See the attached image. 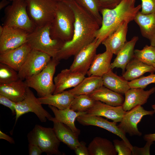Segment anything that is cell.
Returning <instances> with one entry per match:
<instances>
[{
    "label": "cell",
    "instance_id": "obj_1",
    "mask_svg": "<svg viewBox=\"0 0 155 155\" xmlns=\"http://www.w3.org/2000/svg\"><path fill=\"white\" fill-rule=\"evenodd\" d=\"M65 2L73 11L75 17L74 32L72 39L65 42L55 58L60 61L75 55L96 38L100 26L96 20L78 5L74 0Z\"/></svg>",
    "mask_w": 155,
    "mask_h": 155
},
{
    "label": "cell",
    "instance_id": "obj_2",
    "mask_svg": "<svg viewBox=\"0 0 155 155\" xmlns=\"http://www.w3.org/2000/svg\"><path fill=\"white\" fill-rule=\"evenodd\" d=\"M136 0H122L112 9L100 11L102 21L96 35L98 46L125 22L129 23L134 19L141 9V4L135 5Z\"/></svg>",
    "mask_w": 155,
    "mask_h": 155
},
{
    "label": "cell",
    "instance_id": "obj_3",
    "mask_svg": "<svg viewBox=\"0 0 155 155\" xmlns=\"http://www.w3.org/2000/svg\"><path fill=\"white\" fill-rule=\"evenodd\" d=\"M75 21V14L71 7L65 2H58L55 16L50 25L51 38L65 42L71 41Z\"/></svg>",
    "mask_w": 155,
    "mask_h": 155
},
{
    "label": "cell",
    "instance_id": "obj_4",
    "mask_svg": "<svg viewBox=\"0 0 155 155\" xmlns=\"http://www.w3.org/2000/svg\"><path fill=\"white\" fill-rule=\"evenodd\" d=\"M50 25L36 27L28 33L27 42L32 49L41 51L55 58L65 42L51 38Z\"/></svg>",
    "mask_w": 155,
    "mask_h": 155
},
{
    "label": "cell",
    "instance_id": "obj_5",
    "mask_svg": "<svg viewBox=\"0 0 155 155\" xmlns=\"http://www.w3.org/2000/svg\"><path fill=\"white\" fill-rule=\"evenodd\" d=\"M5 13L4 26L20 29L28 33L36 27L28 15L25 0L13 1L5 8Z\"/></svg>",
    "mask_w": 155,
    "mask_h": 155
},
{
    "label": "cell",
    "instance_id": "obj_6",
    "mask_svg": "<svg viewBox=\"0 0 155 155\" xmlns=\"http://www.w3.org/2000/svg\"><path fill=\"white\" fill-rule=\"evenodd\" d=\"M59 63L55 58H52L40 72L24 80L27 86L34 89L39 97L53 94L55 89L53 78Z\"/></svg>",
    "mask_w": 155,
    "mask_h": 155
},
{
    "label": "cell",
    "instance_id": "obj_7",
    "mask_svg": "<svg viewBox=\"0 0 155 155\" xmlns=\"http://www.w3.org/2000/svg\"><path fill=\"white\" fill-rule=\"evenodd\" d=\"M29 144L38 146L48 155H61L59 147L60 142L53 128L36 124L28 134Z\"/></svg>",
    "mask_w": 155,
    "mask_h": 155
},
{
    "label": "cell",
    "instance_id": "obj_8",
    "mask_svg": "<svg viewBox=\"0 0 155 155\" xmlns=\"http://www.w3.org/2000/svg\"><path fill=\"white\" fill-rule=\"evenodd\" d=\"M28 15L36 27L51 24L58 2L54 0H25Z\"/></svg>",
    "mask_w": 155,
    "mask_h": 155
},
{
    "label": "cell",
    "instance_id": "obj_9",
    "mask_svg": "<svg viewBox=\"0 0 155 155\" xmlns=\"http://www.w3.org/2000/svg\"><path fill=\"white\" fill-rule=\"evenodd\" d=\"M42 104L30 88L27 87L24 98L16 103L15 125L21 116L30 112L36 114L42 122H46L47 119L49 121L52 117L43 108Z\"/></svg>",
    "mask_w": 155,
    "mask_h": 155
},
{
    "label": "cell",
    "instance_id": "obj_10",
    "mask_svg": "<svg viewBox=\"0 0 155 155\" xmlns=\"http://www.w3.org/2000/svg\"><path fill=\"white\" fill-rule=\"evenodd\" d=\"M51 58L43 52L32 49L18 72L19 78L25 80L39 73L46 67Z\"/></svg>",
    "mask_w": 155,
    "mask_h": 155
},
{
    "label": "cell",
    "instance_id": "obj_11",
    "mask_svg": "<svg viewBox=\"0 0 155 155\" xmlns=\"http://www.w3.org/2000/svg\"><path fill=\"white\" fill-rule=\"evenodd\" d=\"M155 113V110L147 111L141 106H137L125 112L121 121L117 126L125 134L127 133L131 136H140L142 134L138 129V124L144 116L152 115Z\"/></svg>",
    "mask_w": 155,
    "mask_h": 155
},
{
    "label": "cell",
    "instance_id": "obj_12",
    "mask_svg": "<svg viewBox=\"0 0 155 155\" xmlns=\"http://www.w3.org/2000/svg\"><path fill=\"white\" fill-rule=\"evenodd\" d=\"M99 46L95 38L91 43L85 46L75 55L69 69L72 71L85 75L89 70L96 54Z\"/></svg>",
    "mask_w": 155,
    "mask_h": 155
},
{
    "label": "cell",
    "instance_id": "obj_13",
    "mask_svg": "<svg viewBox=\"0 0 155 155\" xmlns=\"http://www.w3.org/2000/svg\"><path fill=\"white\" fill-rule=\"evenodd\" d=\"M77 121L84 126L93 125L105 129L117 135L123 140L128 146L133 150V146L124 134L118 127L117 123L110 122L101 116L90 115L86 113L78 116Z\"/></svg>",
    "mask_w": 155,
    "mask_h": 155
},
{
    "label": "cell",
    "instance_id": "obj_14",
    "mask_svg": "<svg viewBox=\"0 0 155 155\" xmlns=\"http://www.w3.org/2000/svg\"><path fill=\"white\" fill-rule=\"evenodd\" d=\"M0 36V54L18 48L27 42L28 33L18 29L4 26Z\"/></svg>",
    "mask_w": 155,
    "mask_h": 155
},
{
    "label": "cell",
    "instance_id": "obj_15",
    "mask_svg": "<svg viewBox=\"0 0 155 155\" xmlns=\"http://www.w3.org/2000/svg\"><path fill=\"white\" fill-rule=\"evenodd\" d=\"M31 50L26 42L18 48L0 54V62L18 72Z\"/></svg>",
    "mask_w": 155,
    "mask_h": 155
},
{
    "label": "cell",
    "instance_id": "obj_16",
    "mask_svg": "<svg viewBox=\"0 0 155 155\" xmlns=\"http://www.w3.org/2000/svg\"><path fill=\"white\" fill-rule=\"evenodd\" d=\"M85 78V75L74 72L70 69L62 70L54 77L55 89L53 94L61 92L66 89L75 87Z\"/></svg>",
    "mask_w": 155,
    "mask_h": 155
},
{
    "label": "cell",
    "instance_id": "obj_17",
    "mask_svg": "<svg viewBox=\"0 0 155 155\" xmlns=\"http://www.w3.org/2000/svg\"><path fill=\"white\" fill-rule=\"evenodd\" d=\"M122 106H111L99 101L86 112L87 114L104 117L117 123L121 121L125 112Z\"/></svg>",
    "mask_w": 155,
    "mask_h": 155
},
{
    "label": "cell",
    "instance_id": "obj_18",
    "mask_svg": "<svg viewBox=\"0 0 155 155\" xmlns=\"http://www.w3.org/2000/svg\"><path fill=\"white\" fill-rule=\"evenodd\" d=\"M155 92V87L147 90L141 88H130L124 94L125 98L122 106L123 109L126 111L137 106L144 104L150 96Z\"/></svg>",
    "mask_w": 155,
    "mask_h": 155
},
{
    "label": "cell",
    "instance_id": "obj_19",
    "mask_svg": "<svg viewBox=\"0 0 155 155\" xmlns=\"http://www.w3.org/2000/svg\"><path fill=\"white\" fill-rule=\"evenodd\" d=\"M125 22L121 25L113 33L104 40L102 43L106 50L117 55L126 42L128 24Z\"/></svg>",
    "mask_w": 155,
    "mask_h": 155
},
{
    "label": "cell",
    "instance_id": "obj_20",
    "mask_svg": "<svg viewBox=\"0 0 155 155\" xmlns=\"http://www.w3.org/2000/svg\"><path fill=\"white\" fill-rule=\"evenodd\" d=\"M48 106L55 115V117H52L49 121H56L64 124L79 136L80 134V131L76 127L75 123V121L77 117L86 113V112H75L70 108L60 110L50 105H48Z\"/></svg>",
    "mask_w": 155,
    "mask_h": 155
},
{
    "label": "cell",
    "instance_id": "obj_21",
    "mask_svg": "<svg viewBox=\"0 0 155 155\" xmlns=\"http://www.w3.org/2000/svg\"><path fill=\"white\" fill-rule=\"evenodd\" d=\"M138 25L142 36L155 46V13L144 14L139 11L134 20Z\"/></svg>",
    "mask_w": 155,
    "mask_h": 155
},
{
    "label": "cell",
    "instance_id": "obj_22",
    "mask_svg": "<svg viewBox=\"0 0 155 155\" xmlns=\"http://www.w3.org/2000/svg\"><path fill=\"white\" fill-rule=\"evenodd\" d=\"M113 55L107 50L102 53L96 54L87 73L88 75L102 77L112 69L111 61Z\"/></svg>",
    "mask_w": 155,
    "mask_h": 155
},
{
    "label": "cell",
    "instance_id": "obj_23",
    "mask_svg": "<svg viewBox=\"0 0 155 155\" xmlns=\"http://www.w3.org/2000/svg\"><path fill=\"white\" fill-rule=\"evenodd\" d=\"M27 87L24 81L19 79L11 82L0 84V94L17 103L24 98Z\"/></svg>",
    "mask_w": 155,
    "mask_h": 155
},
{
    "label": "cell",
    "instance_id": "obj_24",
    "mask_svg": "<svg viewBox=\"0 0 155 155\" xmlns=\"http://www.w3.org/2000/svg\"><path fill=\"white\" fill-rule=\"evenodd\" d=\"M138 40V37L134 36L129 41H127L119 51L113 62L111 63L112 69L120 68L123 73L126 65L133 58L134 48Z\"/></svg>",
    "mask_w": 155,
    "mask_h": 155
},
{
    "label": "cell",
    "instance_id": "obj_25",
    "mask_svg": "<svg viewBox=\"0 0 155 155\" xmlns=\"http://www.w3.org/2000/svg\"><path fill=\"white\" fill-rule=\"evenodd\" d=\"M96 101H99L114 106H122L124 98L121 94L116 92L104 86L88 94Z\"/></svg>",
    "mask_w": 155,
    "mask_h": 155
},
{
    "label": "cell",
    "instance_id": "obj_26",
    "mask_svg": "<svg viewBox=\"0 0 155 155\" xmlns=\"http://www.w3.org/2000/svg\"><path fill=\"white\" fill-rule=\"evenodd\" d=\"M74 97L75 95L67 90L38 98L42 104L50 105L59 109L64 110L70 108Z\"/></svg>",
    "mask_w": 155,
    "mask_h": 155
},
{
    "label": "cell",
    "instance_id": "obj_27",
    "mask_svg": "<svg viewBox=\"0 0 155 155\" xmlns=\"http://www.w3.org/2000/svg\"><path fill=\"white\" fill-rule=\"evenodd\" d=\"M52 122L53 129L59 140L71 150H74L80 143L78 136L64 124L55 121Z\"/></svg>",
    "mask_w": 155,
    "mask_h": 155
},
{
    "label": "cell",
    "instance_id": "obj_28",
    "mask_svg": "<svg viewBox=\"0 0 155 155\" xmlns=\"http://www.w3.org/2000/svg\"><path fill=\"white\" fill-rule=\"evenodd\" d=\"M122 76L128 81L138 78L146 72L154 73L152 65L145 64L139 60L133 58L126 65Z\"/></svg>",
    "mask_w": 155,
    "mask_h": 155
},
{
    "label": "cell",
    "instance_id": "obj_29",
    "mask_svg": "<svg viewBox=\"0 0 155 155\" xmlns=\"http://www.w3.org/2000/svg\"><path fill=\"white\" fill-rule=\"evenodd\" d=\"M102 78L104 86L117 93L125 94L130 88L129 82L122 76L115 73L112 69L104 75Z\"/></svg>",
    "mask_w": 155,
    "mask_h": 155
},
{
    "label": "cell",
    "instance_id": "obj_30",
    "mask_svg": "<svg viewBox=\"0 0 155 155\" xmlns=\"http://www.w3.org/2000/svg\"><path fill=\"white\" fill-rule=\"evenodd\" d=\"M89 155L117 154L113 143L107 139L94 137L88 146Z\"/></svg>",
    "mask_w": 155,
    "mask_h": 155
},
{
    "label": "cell",
    "instance_id": "obj_31",
    "mask_svg": "<svg viewBox=\"0 0 155 155\" xmlns=\"http://www.w3.org/2000/svg\"><path fill=\"white\" fill-rule=\"evenodd\" d=\"M103 86L102 77L91 75L85 77L78 85L69 90L75 96L88 95Z\"/></svg>",
    "mask_w": 155,
    "mask_h": 155
},
{
    "label": "cell",
    "instance_id": "obj_32",
    "mask_svg": "<svg viewBox=\"0 0 155 155\" xmlns=\"http://www.w3.org/2000/svg\"><path fill=\"white\" fill-rule=\"evenodd\" d=\"M96 100L88 95L75 96L70 108L77 112H86L94 105Z\"/></svg>",
    "mask_w": 155,
    "mask_h": 155
},
{
    "label": "cell",
    "instance_id": "obj_33",
    "mask_svg": "<svg viewBox=\"0 0 155 155\" xmlns=\"http://www.w3.org/2000/svg\"><path fill=\"white\" fill-rule=\"evenodd\" d=\"M80 7L91 15L101 26L102 17L100 7L97 0H74Z\"/></svg>",
    "mask_w": 155,
    "mask_h": 155
},
{
    "label": "cell",
    "instance_id": "obj_34",
    "mask_svg": "<svg viewBox=\"0 0 155 155\" xmlns=\"http://www.w3.org/2000/svg\"><path fill=\"white\" fill-rule=\"evenodd\" d=\"M133 57L145 64L152 65L155 61V46L146 45L142 50H135Z\"/></svg>",
    "mask_w": 155,
    "mask_h": 155
},
{
    "label": "cell",
    "instance_id": "obj_35",
    "mask_svg": "<svg viewBox=\"0 0 155 155\" xmlns=\"http://www.w3.org/2000/svg\"><path fill=\"white\" fill-rule=\"evenodd\" d=\"M20 79L18 72L9 66L0 63V84L8 83Z\"/></svg>",
    "mask_w": 155,
    "mask_h": 155
},
{
    "label": "cell",
    "instance_id": "obj_36",
    "mask_svg": "<svg viewBox=\"0 0 155 155\" xmlns=\"http://www.w3.org/2000/svg\"><path fill=\"white\" fill-rule=\"evenodd\" d=\"M155 83V74L153 73L147 76H143L129 82L130 88H145L148 85Z\"/></svg>",
    "mask_w": 155,
    "mask_h": 155
},
{
    "label": "cell",
    "instance_id": "obj_37",
    "mask_svg": "<svg viewBox=\"0 0 155 155\" xmlns=\"http://www.w3.org/2000/svg\"><path fill=\"white\" fill-rule=\"evenodd\" d=\"M113 144L118 155H131L132 150L123 140H114Z\"/></svg>",
    "mask_w": 155,
    "mask_h": 155
},
{
    "label": "cell",
    "instance_id": "obj_38",
    "mask_svg": "<svg viewBox=\"0 0 155 155\" xmlns=\"http://www.w3.org/2000/svg\"><path fill=\"white\" fill-rule=\"evenodd\" d=\"M141 11L144 14L155 13V0H140Z\"/></svg>",
    "mask_w": 155,
    "mask_h": 155
},
{
    "label": "cell",
    "instance_id": "obj_39",
    "mask_svg": "<svg viewBox=\"0 0 155 155\" xmlns=\"http://www.w3.org/2000/svg\"><path fill=\"white\" fill-rule=\"evenodd\" d=\"M100 7L102 9H112L118 5L122 0H97Z\"/></svg>",
    "mask_w": 155,
    "mask_h": 155
},
{
    "label": "cell",
    "instance_id": "obj_40",
    "mask_svg": "<svg viewBox=\"0 0 155 155\" xmlns=\"http://www.w3.org/2000/svg\"><path fill=\"white\" fill-rule=\"evenodd\" d=\"M0 104L9 108L11 110L13 115H16V102L6 96L0 94Z\"/></svg>",
    "mask_w": 155,
    "mask_h": 155
},
{
    "label": "cell",
    "instance_id": "obj_41",
    "mask_svg": "<svg viewBox=\"0 0 155 155\" xmlns=\"http://www.w3.org/2000/svg\"><path fill=\"white\" fill-rule=\"evenodd\" d=\"M153 143L147 142L144 146L143 148L133 146L132 155H150V148Z\"/></svg>",
    "mask_w": 155,
    "mask_h": 155
},
{
    "label": "cell",
    "instance_id": "obj_42",
    "mask_svg": "<svg viewBox=\"0 0 155 155\" xmlns=\"http://www.w3.org/2000/svg\"><path fill=\"white\" fill-rule=\"evenodd\" d=\"M86 144L85 142H80V144L74 150L75 154L77 155H89L88 147Z\"/></svg>",
    "mask_w": 155,
    "mask_h": 155
},
{
    "label": "cell",
    "instance_id": "obj_43",
    "mask_svg": "<svg viewBox=\"0 0 155 155\" xmlns=\"http://www.w3.org/2000/svg\"><path fill=\"white\" fill-rule=\"evenodd\" d=\"M28 148L29 155H40L43 152L38 146L34 144L29 143Z\"/></svg>",
    "mask_w": 155,
    "mask_h": 155
},
{
    "label": "cell",
    "instance_id": "obj_44",
    "mask_svg": "<svg viewBox=\"0 0 155 155\" xmlns=\"http://www.w3.org/2000/svg\"><path fill=\"white\" fill-rule=\"evenodd\" d=\"M0 139L5 140L10 144H14L15 141L13 138L0 131Z\"/></svg>",
    "mask_w": 155,
    "mask_h": 155
},
{
    "label": "cell",
    "instance_id": "obj_45",
    "mask_svg": "<svg viewBox=\"0 0 155 155\" xmlns=\"http://www.w3.org/2000/svg\"><path fill=\"white\" fill-rule=\"evenodd\" d=\"M144 140L146 141L153 143L155 141V133L146 134L144 136Z\"/></svg>",
    "mask_w": 155,
    "mask_h": 155
},
{
    "label": "cell",
    "instance_id": "obj_46",
    "mask_svg": "<svg viewBox=\"0 0 155 155\" xmlns=\"http://www.w3.org/2000/svg\"><path fill=\"white\" fill-rule=\"evenodd\" d=\"M9 3V0H2L0 2V9L1 10L7 6Z\"/></svg>",
    "mask_w": 155,
    "mask_h": 155
},
{
    "label": "cell",
    "instance_id": "obj_47",
    "mask_svg": "<svg viewBox=\"0 0 155 155\" xmlns=\"http://www.w3.org/2000/svg\"><path fill=\"white\" fill-rule=\"evenodd\" d=\"M4 29V27L3 26H0V36L2 34Z\"/></svg>",
    "mask_w": 155,
    "mask_h": 155
},
{
    "label": "cell",
    "instance_id": "obj_48",
    "mask_svg": "<svg viewBox=\"0 0 155 155\" xmlns=\"http://www.w3.org/2000/svg\"><path fill=\"white\" fill-rule=\"evenodd\" d=\"M57 2H64L69 0H54Z\"/></svg>",
    "mask_w": 155,
    "mask_h": 155
},
{
    "label": "cell",
    "instance_id": "obj_49",
    "mask_svg": "<svg viewBox=\"0 0 155 155\" xmlns=\"http://www.w3.org/2000/svg\"><path fill=\"white\" fill-rule=\"evenodd\" d=\"M152 66L154 69V71L155 72V61Z\"/></svg>",
    "mask_w": 155,
    "mask_h": 155
},
{
    "label": "cell",
    "instance_id": "obj_50",
    "mask_svg": "<svg viewBox=\"0 0 155 155\" xmlns=\"http://www.w3.org/2000/svg\"><path fill=\"white\" fill-rule=\"evenodd\" d=\"M9 1H15V0H9Z\"/></svg>",
    "mask_w": 155,
    "mask_h": 155
}]
</instances>
